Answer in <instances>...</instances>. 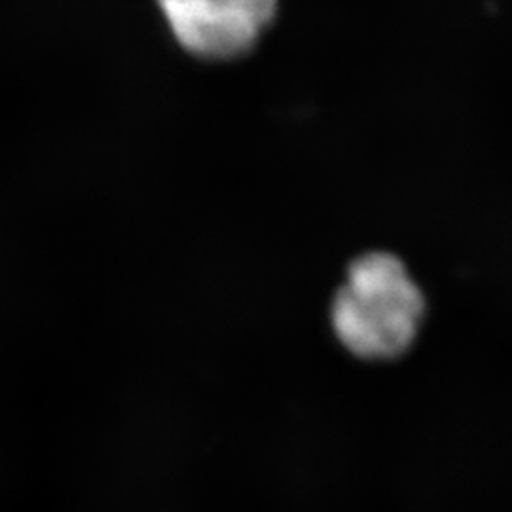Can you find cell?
Returning <instances> with one entry per match:
<instances>
[{
  "instance_id": "cell-1",
  "label": "cell",
  "mask_w": 512,
  "mask_h": 512,
  "mask_svg": "<svg viewBox=\"0 0 512 512\" xmlns=\"http://www.w3.org/2000/svg\"><path fill=\"white\" fill-rule=\"evenodd\" d=\"M425 296L399 256L374 251L349 264L334 294L336 340L363 361H393L414 346L425 319Z\"/></svg>"
},
{
  "instance_id": "cell-2",
  "label": "cell",
  "mask_w": 512,
  "mask_h": 512,
  "mask_svg": "<svg viewBox=\"0 0 512 512\" xmlns=\"http://www.w3.org/2000/svg\"><path fill=\"white\" fill-rule=\"evenodd\" d=\"M186 52L203 59H234L251 52L270 27L277 0H158Z\"/></svg>"
}]
</instances>
